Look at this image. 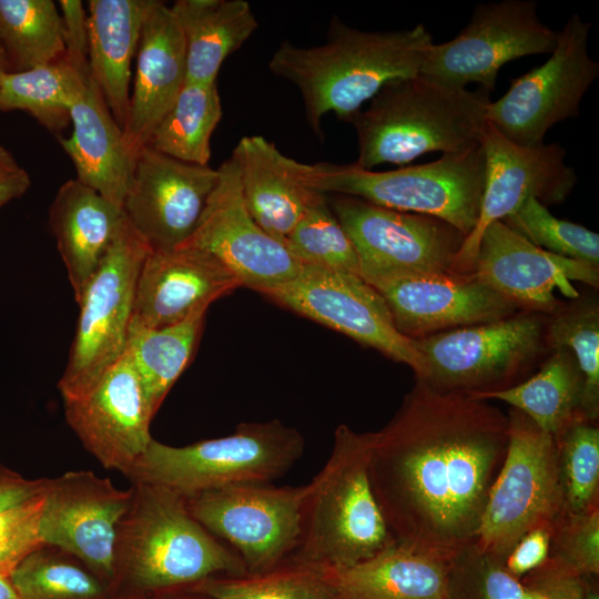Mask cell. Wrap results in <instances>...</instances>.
I'll return each mask as SVG.
<instances>
[{
	"label": "cell",
	"instance_id": "1",
	"mask_svg": "<svg viewBox=\"0 0 599 599\" xmlns=\"http://www.w3.org/2000/svg\"><path fill=\"white\" fill-rule=\"evenodd\" d=\"M508 443V414L416 379L395 416L370 433V487L396 542L449 559L468 547Z\"/></svg>",
	"mask_w": 599,
	"mask_h": 599
},
{
	"label": "cell",
	"instance_id": "2",
	"mask_svg": "<svg viewBox=\"0 0 599 599\" xmlns=\"http://www.w3.org/2000/svg\"><path fill=\"white\" fill-rule=\"evenodd\" d=\"M432 44L423 23L404 30L364 31L334 16L323 44L305 48L283 41L268 69L297 88L306 122L322 139L326 114L346 122L388 83L419 74Z\"/></svg>",
	"mask_w": 599,
	"mask_h": 599
},
{
	"label": "cell",
	"instance_id": "3",
	"mask_svg": "<svg viewBox=\"0 0 599 599\" xmlns=\"http://www.w3.org/2000/svg\"><path fill=\"white\" fill-rule=\"evenodd\" d=\"M131 487V501L116 532L112 599L246 572L238 555L193 517L183 495L152 483Z\"/></svg>",
	"mask_w": 599,
	"mask_h": 599
},
{
	"label": "cell",
	"instance_id": "4",
	"mask_svg": "<svg viewBox=\"0 0 599 599\" xmlns=\"http://www.w3.org/2000/svg\"><path fill=\"white\" fill-rule=\"evenodd\" d=\"M490 92L450 87L422 74L393 81L346 122L356 132L355 164L405 165L429 153H458L481 143Z\"/></svg>",
	"mask_w": 599,
	"mask_h": 599
},
{
	"label": "cell",
	"instance_id": "5",
	"mask_svg": "<svg viewBox=\"0 0 599 599\" xmlns=\"http://www.w3.org/2000/svg\"><path fill=\"white\" fill-rule=\"evenodd\" d=\"M369 453L370 433L335 429L327 461L307 484L302 534L288 559L342 569L396 544L370 487Z\"/></svg>",
	"mask_w": 599,
	"mask_h": 599
},
{
	"label": "cell",
	"instance_id": "6",
	"mask_svg": "<svg viewBox=\"0 0 599 599\" xmlns=\"http://www.w3.org/2000/svg\"><path fill=\"white\" fill-rule=\"evenodd\" d=\"M483 144L436 161L373 171L352 164H303L307 186L323 194L365 200L386 209L437 217L466 237L475 229L485 184Z\"/></svg>",
	"mask_w": 599,
	"mask_h": 599
},
{
	"label": "cell",
	"instance_id": "7",
	"mask_svg": "<svg viewBox=\"0 0 599 599\" xmlns=\"http://www.w3.org/2000/svg\"><path fill=\"white\" fill-rule=\"evenodd\" d=\"M302 434L278 419L241 423L224 437L175 447L152 439L125 475L185 498L229 486L271 484L302 457Z\"/></svg>",
	"mask_w": 599,
	"mask_h": 599
},
{
	"label": "cell",
	"instance_id": "8",
	"mask_svg": "<svg viewBox=\"0 0 599 599\" xmlns=\"http://www.w3.org/2000/svg\"><path fill=\"white\" fill-rule=\"evenodd\" d=\"M518 312L509 317L412 339L425 363L419 379L440 393L471 395L509 388L524 379L549 349L548 316Z\"/></svg>",
	"mask_w": 599,
	"mask_h": 599
},
{
	"label": "cell",
	"instance_id": "9",
	"mask_svg": "<svg viewBox=\"0 0 599 599\" xmlns=\"http://www.w3.org/2000/svg\"><path fill=\"white\" fill-rule=\"evenodd\" d=\"M151 252L123 217L100 266L85 286L65 369L58 383L63 400L88 393L123 355L143 262Z\"/></svg>",
	"mask_w": 599,
	"mask_h": 599
},
{
	"label": "cell",
	"instance_id": "10",
	"mask_svg": "<svg viewBox=\"0 0 599 599\" xmlns=\"http://www.w3.org/2000/svg\"><path fill=\"white\" fill-rule=\"evenodd\" d=\"M508 417L507 454L471 542L501 560L528 531L551 530L567 514L555 438L515 408H509Z\"/></svg>",
	"mask_w": 599,
	"mask_h": 599
},
{
	"label": "cell",
	"instance_id": "11",
	"mask_svg": "<svg viewBox=\"0 0 599 599\" xmlns=\"http://www.w3.org/2000/svg\"><path fill=\"white\" fill-rule=\"evenodd\" d=\"M327 201L354 245L359 276L373 287L396 277L453 273L466 236L447 222L354 196L332 194Z\"/></svg>",
	"mask_w": 599,
	"mask_h": 599
},
{
	"label": "cell",
	"instance_id": "12",
	"mask_svg": "<svg viewBox=\"0 0 599 599\" xmlns=\"http://www.w3.org/2000/svg\"><path fill=\"white\" fill-rule=\"evenodd\" d=\"M590 28L572 14L558 32L550 58L512 79L507 92L489 102L487 123L509 142L534 148L556 123L578 116L582 97L599 75V64L588 52Z\"/></svg>",
	"mask_w": 599,
	"mask_h": 599
},
{
	"label": "cell",
	"instance_id": "13",
	"mask_svg": "<svg viewBox=\"0 0 599 599\" xmlns=\"http://www.w3.org/2000/svg\"><path fill=\"white\" fill-rule=\"evenodd\" d=\"M307 484L229 486L186 498L193 517L241 558L246 572L270 570L298 546Z\"/></svg>",
	"mask_w": 599,
	"mask_h": 599
},
{
	"label": "cell",
	"instance_id": "14",
	"mask_svg": "<svg viewBox=\"0 0 599 599\" xmlns=\"http://www.w3.org/2000/svg\"><path fill=\"white\" fill-rule=\"evenodd\" d=\"M557 34L540 21L535 1L481 3L454 39L430 45L419 74L457 88L478 83L491 92L507 62L551 53Z\"/></svg>",
	"mask_w": 599,
	"mask_h": 599
},
{
	"label": "cell",
	"instance_id": "15",
	"mask_svg": "<svg viewBox=\"0 0 599 599\" xmlns=\"http://www.w3.org/2000/svg\"><path fill=\"white\" fill-rule=\"evenodd\" d=\"M263 295L409 366L416 378L425 374L413 341L398 332L383 296L359 275L303 265L293 280Z\"/></svg>",
	"mask_w": 599,
	"mask_h": 599
},
{
	"label": "cell",
	"instance_id": "16",
	"mask_svg": "<svg viewBox=\"0 0 599 599\" xmlns=\"http://www.w3.org/2000/svg\"><path fill=\"white\" fill-rule=\"evenodd\" d=\"M216 170V184L196 229L183 245L212 254L242 286L262 294L293 280L303 264L284 242L270 235L251 216L234 161L230 158Z\"/></svg>",
	"mask_w": 599,
	"mask_h": 599
},
{
	"label": "cell",
	"instance_id": "17",
	"mask_svg": "<svg viewBox=\"0 0 599 599\" xmlns=\"http://www.w3.org/2000/svg\"><path fill=\"white\" fill-rule=\"evenodd\" d=\"M131 496L132 487L119 489L91 470L49 478L39 522L42 544L80 559L111 591L118 527Z\"/></svg>",
	"mask_w": 599,
	"mask_h": 599
},
{
	"label": "cell",
	"instance_id": "18",
	"mask_svg": "<svg viewBox=\"0 0 599 599\" xmlns=\"http://www.w3.org/2000/svg\"><path fill=\"white\" fill-rule=\"evenodd\" d=\"M481 144L486 175L479 217L456 255L455 274H473L479 238L489 224L502 221L530 196L546 206L560 203L577 183L576 172L565 163V150L557 143L519 146L487 123Z\"/></svg>",
	"mask_w": 599,
	"mask_h": 599
},
{
	"label": "cell",
	"instance_id": "19",
	"mask_svg": "<svg viewBox=\"0 0 599 599\" xmlns=\"http://www.w3.org/2000/svg\"><path fill=\"white\" fill-rule=\"evenodd\" d=\"M217 170L179 161L149 145L139 150L123 213L151 250H173L193 234Z\"/></svg>",
	"mask_w": 599,
	"mask_h": 599
},
{
	"label": "cell",
	"instance_id": "20",
	"mask_svg": "<svg viewBox=\"0 0 599 599\" xmlns=\"http://www.w3.org/2000/svg\"><path fill=\"white\" fill-rule=\"evenodd\" d=\"M63 402L68 425L109 470L126 475L153 439L154 413L126 352L88 393Z\"/></svg>",
	"mask_w": 599,
	"mask_h": 599
},
{
	"label": "cell",
	"instance_id": "21",
	"mask_svg": "<svg viewBox=\"0 0 599 599\" xmlns=\"http://www.w3.org/2000/svg\"><path fill=\"white\" fill-rule=\"evenodd\" d=\"M473 273L520 311L546 315L561 305L556 290L575 300L580 294L572 281L599 286V267L542 250L501 221L483 232Z\"/></svg>",
	"mask_w": 599,
	"mask_h": 599
},
{
	"label": "cell",
	"instance_id": "22",
	"mask_svg": "<svg viewBox=\"0 0 599 599\" xmlns=\"http://www.w3.org/2000/svg\"><path fill=\"white\" fill-rule=\"evenodd\" d=\"M374 288L385 300L398 332L409 339L521 312L474 273L396 277Z\"/></svg>",
	"mask_w": 599,
	"mask_h": 599
},
{
	"label": "cell",
	"instance_id": "23",
	"mask_svg": "<svg viewBox=\"0 0 599 599\" xmlns=\"http://www.w3.org/2000/svg\"><path fill=\"white\" fill-rule=\"evenodd\" d=\"M240 286L237 277L203 250H151L139 274L131 322L150 328L173 325Z\"/></svg>",
	"mask_w": 599,
	"mask_h": 599
},
{
	"label": "cell",
	"instance_id": "24",
	"mask_svg": "<svg viewBox=\"0 0 599 599\" xmlns=\"http://www.w3.org/2000/svg\"><path fill=\"white\" fill-rule=\"evenodd\" d=\"M124 142L136 156L186 81L185 42L171 7L153 0L136 51Z\"/></svg>",
	"mask_w": 599,
	"mask_h": 599
},
{
	"label": "cell",
	"instance_id": "25",
	"mask_svg": "<svg viewBox=\"0 0 599 599\" xmlns=\"http://www.w3.org/2000/svg\"><path fill=\"white\" fill-rule=\"evenodd\" d=\"M72 67L78 71L70 106L72 131L68 138L58 140L75 167V179L122 207L135 156L92 79L89 63Z\"/></svg>",
	"mask_w": 599,
	"mask_h": 599
},
{
	"label": "cell",
	"instance_id": "26",
	"mask_svg": "<svg viewBox=\"0 0 599 599\" xmlns=\"http://www.w3.org/2000/svg\"><path fill=\"white\" fill-rule=\"evenodd\" d=\"M231 159L248 213L264 231L285 243L322 194L304 182V163L286 156L262 135L240 139Z\"/></svg>",
	"mask_w": 599,
	"mask_h": 599
},
{
	"label": "cell",
	"instance_id": "27",
	"mask_svg": "<svg viewBox=\"0 0 599 599\" xmlns=\"http://www.w3.org/2000/svg\"><path fill=\"white\" fill-rule=\"evenodd\" d=\"M124 217L111 203L78 179L65 181L49 209V224L78 302L105 256Z\"/></svg>",
	"mask_w": 599,
	"mask_h": 599
},
{
	"label": "cell",
	"instance_id": "28",
	"mask_svg": "<svg viewBox=\"0 0 599 599\" xmlns=\"http://www.w3.org/2000/svg\"><path fill=\"white\" fill-rule=\"evenodd\" d=\"M451 560L396 542L367 560L323 572L334 599H450Z\"/></svg>",
	"mask_w": 599,
	"mask_h": 599
},
{
	"label": "cell",
	"instance_id": "29",
	"mask_svg": "<svg viewBox=\"0 0 599 599\" xmlns=\"http://www.w3.org/2000/svg\"><path fill=\"white\" fill-rule=\"evenodd\" d=\"M153 0H90L88 63L92 79L122 129L130 104L132 60Z\"/></svg>",
	"mask_w": 599,
	"mask_h": 599
},
{
	"label": "cell",
	"instance_id": "30",
	"mask_svg": "<svg viewBox=\"0 0 599 599\" xmlns=\"http://www.w3.org/2000/svg\"><path fill=\"white\" fill-rule=\"evenodd\" d=\"M171 10L185 42V82H216L223 62L258 28L245 0H177Z\"/></svg>",
	"mask_w": 599,
	"mask_h": 599
},
{
	"label": "cell",
	"instance_id": "31",
	"mask_svg": "<svg viewBox=\"0 0 599 599\" xmlns=\"http://www.w3.org/2000/svg\"><path fill=\"white\" fill-rule=\"evenodd\" d=\"M582 577L550 560L518 579L473 544L451 560L450 599H582Z\"/></svg>",
	"mask_w": 599,
	"mask_h": 599
},
{
	"label": "cell",
	"instance_id": "32",
	"mask_svg": "<svg viewBox=\"0 0 599 599\" xmlns=\"http://www.w3.org/2000/svg\"><path fill=\"white\" fill-rule=\"evenodd\" d=\"M468 396L501 400L554 438L573 422L585 419L583 377L573 354L565 347L550 349L539 370L522 382L506 389Z\"/></svg>",
	"mask_w": 599,
	"mask_h": 599
},
{
	"label": "cell",
	"instance_id": "33",
	"mask_svg": "<svg viewBox=\"0 0 599 599\" xmlns=\"http://www.w3.org/2000/svg\"><path fill=\"white\" fill-rule=\"evenodd\" d=\"M206 311L207 307L200 308L179 323L159 328L130 323L125 352L154 415L190 363Z\"/></svg>",
	"mask_w": 599,
	"mask_h": 599
},
{
	"label": "cell",
	"instance_id": "34",
	"mask_svg": "<svg viewBox=\"0 0 599 599\" xmlns=\"http://www.w3.org/2000/svg\"><path fill=\"white\" fill-rule=\"evenodd\" d=\"M221 119L217 82H185L146 145L182 162L209 165L211 139Z\"/></svg>",
	"mask_w": 599,
	"mask_h": 599
},
{
	"label": "cell",
	"instance_id": "35",
	"mask_svg": "<svg viewBox=\"0 0 599 599\" xmlns=\"http://www.w3.org/2000/svg\"><path fill=\"white\" fill-rule=\"evenodd\" d=\"M0 44L10 72L61 60L65 44L58 6L52 0H0Z\"/></svg>",
	"mask_w": 599,
	"mask_h": 599
},
{
	"label": "cell",
	"instance_id": "36",
	"mask_svg": "<svg viewBox=\"0 0 599 599\" xmlns=\"http://www.w3.org/2000/svg\"><path fill=\"white\" fill-rule=\"evenodd\" d=\"M77 82L78 71L64 58L26 71H6L0 77V111H26L59 138L71 124Z\"/></svg>",
	"mask_w": 599,
	"mask_h": 599
},
{
	"label": "cell",
	"instance_id": "37",
	"mask_svg": "<svg viewBox=\"0 0 599 599\" xmlns=\"http://www.w3.org/2000/svg\"><path fill=\"white\" fill-rule=\"evenodd\" d=\"M10 579L22 599H112L106 583L85 564L44 544L16 566Z\"/></svg>",
	"mask_w": 599,
	"mask_h": 599
},
{
	"label": "cell",
	"instance_id": "38",
	"mask_svg": "<svg viewBox=\"0 0 599 599\" xmlns=\"http://www.w3.org/2000/svg\"><path fill=\"white\" fill-rule=\"evenodd\" d=\"M184 589L207 599H334L323 570L292 559L263 572L217 575Z\"/></svg>",
	"mask_w": 599,
	"mask_h": 599
},
{
	"label": "cell",
	"instance_id": "39",
	"mask_svg": "<svg viewBox=\"0 0 599 599\" xmlns=\"http://www.w3.org/2000/svg\"><path fill=\"white\" fill-rule=\"evenodd\" d=\"M546 338L549 349L571 351L583 377L582 416L599 419V305L580 295L548 316Z\"/></svg>",
	"mask_w": 599,
	"mask_h": 599
},
{
	"label": "cell",
	"instance_id": "40",
	"mask_svg": "<svg viewBox=\"0 0 599 599\" xmlns=\"http://www.w3.org/2000/svg\"><path fill=\"white\" fill-rule=\"evenodd\" d=\"M557 471L568 514L599 507V426L578 419L555 437Z\"/></svg>",
	"mask_w": 599,
	"mask_h": 599
},
{
	"label": "cell",
	"instance_id": "41",
	"mask_svg": "<svg viewBox=\"0 0 599 599\" xmlns=\"http://www.w3.org/2000/svg\"><path fill=\"white\" fill-rule=\"evenodd\" d=\"M303 265L359 275L354 245L332 211L326 194L311 205L285 240Z\"/></svg>",
	"mask_w": 599,
	"mask_h": 599
},
{
	"label": "cell",
	"instance_id": "42",
	"mask_svg": "<svg viewBox=\"0 0 599 599\" xmlns=\"http://www.w3.org/2000/svg\"><path fill=\"white\" fill-rule=\"evenodd\" d=\"M501 222L542 250L599 267L598 233L556 217L534 196Z\"/></svg>",
	"mask_w": 599,
	"mask_h": 599
},
{
	"label": "cell",
	"instance_id": "43",
	"mask_svg": "<svg viewBox=\"0 0 599 599\" xmlns=\"http://www.w3.org/2000/svg\"><path fill=\"white\" fill-rule=\"evenodd\" d=\"M547 559L577 577L599 575V507L567 512L551 529Z\"/></svg>",
	"mask_w": 599,
	"mask_h": 599
},
{
	"label": "cell",
	"instance_id": "44",
	"mask_svg": "<svg viewBox=\"0 0 599 599\" xmlns=\"http://www.w3.org/2000/svg\"><path fill=\"white\" fill-rule=\"evenodd\" d=\"M44 494L0 511V572L11 576L28 554L43 545L39 522Z\"/></svg>",
	"mask_w": 599,
	"mask_h": 599
},
{
	"label": "cell",
	"instance_id": "45",
	"mask_svg": "<svg viewBox=\"0 0 599 599\" xmlns=\"http://www.w3.org/2000/svg\"><path fill=\"white\" fill-rule=\"evenodd\" d=\"M551 530L536 528L524 535L504 558L505 569L515 578H522L544 565L549 556Z\"/></svg>",
	"mask_w": 599,
	"mask_h": 599
},
{
	"label": "cell",
	"instance_id": "46",
	"mask_svg": "<svg viewBox=\"0 0 599 599\" xmlns=\"http://www.w3.org/2000/svg\"><path fill=\"white\" fill-rule=\"evenodd\" d=\"M65 52L64 59L73 65L88 62V12L80 0H60Z\"/></svg>",
	"mask_w": 599,
	"mask_h": 599
},
{
	"label": "cell",
	"instance_id": "47",
	"mask_svg": "<svg viewBox=\"0 0 599 599\" xmlns=\"http://www.w3.org/2000/svg\"><path fill=\"white\" fill-rule=\"evenodd\" d=\"M49 478L28 479L0 466V511L27 502L47 491Z\"/></svg>",
	"mask_w": 599,
	"mask_h": 599
},
{
	"label": "cell",
	"instance_id": "48",
	"mask_svg": "<svg viewBox=\"0 0 599 599\" xmlns=\"http://www.w3.org/2000/svg\"><path fill=\"white\" fill-rule=\"evenodd\" d=\"M31 184L30 175L23 169L0 177V207L23 195Z\"/></svg>",
	"mask_w": 599,
	"mask_h": 599
},
{
	"label": "cell",
	"instance_id": "49",
	"mask_svg": "<svg viewBox=\"0 0 599 599\" xmlns=\"http://www.w3.org/2000/svg\"><path fill=\"white\" fill-rule=\"evenodd\" d=\"M131 599H207L201 593L191 591L189 589H175L141 596Z\"/></svg>",
	"mask_w": 599,
	"mask_h": 599
},
{
	"label": "cell",
	"instance_id": "50",
	"mask_svg": "<svg viewBox=\"0 0 599 599\" xmlns=\"http://www.w3.org/2000/svg\"><path fill=\"white\" fill-rule=\"evenodd\" d=\"M21 169L13 155L0 145V177L17 173Z\"/></svg>",
	"mask_w": 599,
	"mask_h": 599
},
{
	"label": "cell",
	"instance_id": "51",
	"mask_svg": "<svg viewBox=\"0 0 599 599\" xmlns=\"http://www.w3.org/2000/svg\"><path fill=\"white\" fill-rule=\"evenodd\" d=\"M582 599H599V575L582 577Z\"/></svg>",
	"mask_w": 599,
	"mask_h": 599
},
{
	"label": "cell",
	"instance_id": "52",
	"mask_svg": "<svg viewBox=\"0 0 599 599\" xmlns=\"http://www.w3.org/2000/svg\"><path fill=\"white\" fill-rule=\"evenodd\" d=\"M0 599H22L13 587L10 576L0 572Z\"/></svg>",
	"mask_w": 599,
	"mask_h": 599
},
{
	"label": "cell",
	"instance_id": "53",
	"mask_svg": "<svg viewBox=\"0 0 599 599\" xmlns=\"http://www.w3.org/2000/svg\"><path fill=\"white\" fill-rule=\"evenodd\" d=\"M6 71H8V65H7L3 49H2V47L0 44V77Z\"/></svg>",
	"mask_w": 599,
	"mask_h": 599
}]
</instances>
